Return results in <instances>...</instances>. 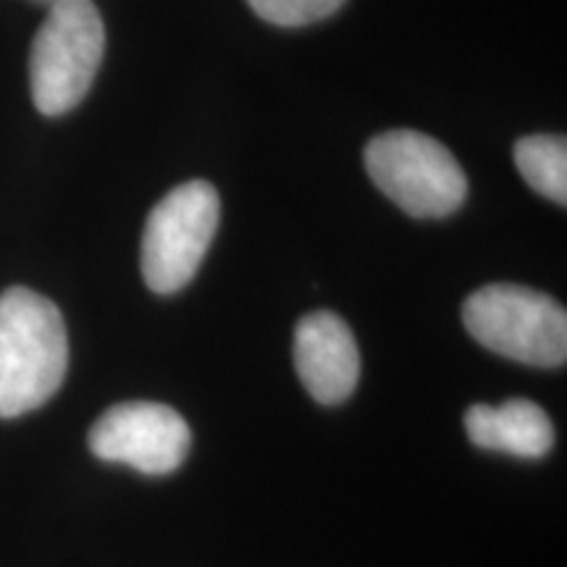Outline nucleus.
<instances>
[{
	"mask_svg": "<svg viewBox=\"0 0 567 567\" xmlns=\"http://www.w3.org/2000/svg\"><path fill=\"white\" fill-rule=\"evenodd\" d=\"M467 334L502 358L536 368L565 365L567 316L549 295L520 284H488L463 305Z\"/></svg>",
	"mask_w": 567,
	"mask_h": 567,
	"instance_id": "3",
	"label": "nucleus"
},
{
	"mask_svg": "<svg viewBox=\"0 0 567 567\" xmlns=\"http://www.w3.org/2000/svg\"><path fill=\"white\" fill-rule=\"evenodd\" d=\"M295 368L316 402H344L360 379V350L350 326L329 310L305 316L295 331Z\"/></svg>",
	"mask_w": 567,
	"mask_h": 567,
	"instance_id": "7",
	"label": "nucleus"
},
{
	"mask_svg": "<svg viewBox=\"0 0 567 567\" xmlns=\"http://www.w3.org/2000/svg\"><path fill=\"white\" fill-rule=\"evenodd\" d=\"M69 371V334L61 310L27 287L0 292V417L45 405Z\"/></svg>",
	"mask_w": 567,
	"mask_h": 567,
	"instance_id": "1",
	"label": "nucleus"
},
{
	"mask_svg": "<svg viewBox=\"0 0 567 567\" xmlns=\"http://www.w3.org/2000/svg\"><path fill=\"white\" fill-rule=\"evenodd\" d=\"M105 53V27L92 0H55L30 51L32 103L63 116L84 101Z\"/></svg>",
	"mask_w": 567,
	"mask_h": 567,
	"instance_id": "2",
	"label": "nucleus"
},
{
	"mask_svg": "<svg viewBox=\"0 0 567 567\" xmlns=\"http://www.w3.org/2000/svg\"><path fill=\"white\" fill-rule=\"evenodd\" d=\"M260 19L276 27H305L329 19L344 0H247Z\"/></svg>",
	"mask_w": 567,
	"mask_h": 567,
	"instance_id": "10",
	"label": "nucleus"
},
{
	"mask_svg": "<svg viewBox=\"0 0 567 567\" xmlns=\"http://www.w3.org/2000/svg\"><path fill=\"white\" fill-rule=\"evenodd\" d=\"M221 221V200L210 182L174 187L147 216L142 234V276L155 295H174L195 279Z\"/></svg>",
	"mask_w": 567,
	"mask_h": 567,
	"instance_id": "5",
	"label": "nucleus"
},
{
	"mask_svg": "<svg viewBox=\"0 0 567 567\" xmlns=\"http://www.w3.org/2000/svg\"><path fill=\"white\" fill-rule=\"evenodd\" d=\"M193 434L174 408L158 402H122L97 417L90 431L92 455L122 463L145 476H166L187 457Z\"/></svg>",
	"mask_w": 567,
	"mask_h": 567,
	"instance_id": "6",
	"label": "nucleus"
},
{
	"mask_svg": "<svg viewBox=\"0 0 567 567\" xmlns=\"http://www.w3.org/2000/svg\"><path fill=\"white\" fill-rule=\"evenodd\" d=\"M465 431L481 450L538 460L555 446V425L536 402L507 400L505 405H473L465 413Z\"/></svg>",
	"mask_w": 567,
	"mask_h": 567,
	"instance_id": "8",
	"label": "nucleus"
},
{
	"mask_svg": "<svg viewBox=\"0 0 567 567\" xmlns=\"http://www.w3.org/2000/svg\"><path fill=\"white\" fill-rule=\"evenodd\" d=\"M513 158L534 193L567 205V140L563 134H530L517 140Z\"/></svg>",
	"mask_w": 567,
	"mask_h": 567,
	"instance_id": "9",
	"label": "nucleus"
},
{
	"mask_svg": "<svg viewBox=\"0 0 567 567\" xmlns=\"http://www.w3.org/2000/svg\"><path fill=\"white\" fill-rule=\"evenodd\" d=\"M375 187L408 216H452L467 197V176L442 142L413 130L379 134L365 147Z\"/></svg>",
	"mask_w": 567,
	"mask_h": 567,
	"instance_id": "4",
	"label": "nucleus"
}]
</instances>
